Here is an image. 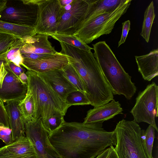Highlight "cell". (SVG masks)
I'll list each match as a JSON object with an SVG mask.
<instances>
[{
	"instance_id": "obj_1",
	"label": "cell",
	"mask_w": 158,
	"mask_h": 158,
	"mask_svg": "<svg viewBox=\"0 0 158 158\" xmlns=\"http://www.w3.org/2000/svg\"><path fill=\"white\" fill-rule=\"evenodd\" d=\"M102 123L65 121L48 139L62 158H95L116 144L114 131L105 130Z\"/></svg>"
},
{
	"instance_id": "obj_2",
	"label": "cell",
	"mask_w": 158,
	"mask_h": 158,
	"mask_svg": "<svg viewBox=\"0 0 158 158\" xmlns=\"http://www.w3.org/2000/svg\"><path fill=\"white\" fill-rule=\"evenodd\" d=\"M60 52L68 56L83 84L90 105L96 107L114 99L110 87L104 77L94 53L60 42Z\"/></svg>"
},
{
	"instance_id": "obj_3",
	"label": "cell",
	"mask_w": 158,
	"mask_h": 158,
	"mask_svg": "<svg viewBox=\"0 0 158 158\" xmlns=\"http://www.w3.org/2000/svg\"><path fill=\"white\" fill-rule=\"evenodd\" d=\"M26 73L28 77L27 91L31 94L34 101L33 118L44 120L55 114L64 116L70 107L46 79L30 70Z\"/></svg>"
},
{
	"instance_id": "obj_4",
	"label": "cell",
	"mask_w": 158,
	"mask_h": 158,
	"mask_svg": "<svg viewBox=\"0 0 158 158\" xmlns=\"http://www.w3.org/2000/svg\"><path fill=\"white\" fill-rule=\"evenodd\" d=\"M94 56L113 95H122L130 100L137 89L131 77L124 70L105 41L93 44Z\"/></svg>"
},
{
	"instance_id": "obj_5",
	"label": "cell",
	"mask_w": 158,
	"mask_h": 158,
	"mask_svg": "<svg viewBox=\"0 0 158 158\" xmlns=\"http://www.w3.org/2000/svg\"><path fill=\"white\" fill-rule=\"evenodd\" d=\"M114 131L116 138L114 149L118 158H150L144 142L145 130L137 123L123 119Z\"/></svg>"
},
{
	"instance_id": "obj_6",
	"label": "cell",
	"mask_w": 158,
	"mask_h": 158,
	"mask_svg": "<svg viewBox=\"0 0 158 158\" xmlns=\"http://www.w3.org/2000/svg\"><path fill=\"white\" fill-rule=\"evenodd\" d=\"M132 1L126 0L114 11L83 23L73 35L87 44L101 35L109 34L117 21L126 12Z\"/></svg>"
},
{
	"instance_id": "obj_7",
	"label": "cell",
	"mask_w": 158,
	"mask_h": 158,
	"mask_svg": "<svg viewBox=\"0 0 158 158\" xmlns=\"http://www.w3.org/2000/svg\"><path fill=\"white\" fill-rule=\"evenodd\" d=\"M158 86L154 82L140 91L134 106L130 112L137 123L144 122L152 126L158 132L155 118L158 117Z\"/></svg>"
},
{
	"instance_id": "obj_8",
	"label": "cell",
	"mask_w": 158,
	"mask_h": 158,
	"mask_svg": "<svg viewBox=\"0 0 158 158\" xmlns=\"http://www.w3.org/2000/svg\"><path fill=\"white\" fill-rule=\"evenodd\" d=\"M37 0L7 1L0 14V20L34 27L37 19Z\"/></svg>"
},
{
	"instance_id": "obj_9",
	"label": "cell",
	"mask_w": 158,
	"mask_h": 158,
	"mask_svg": "<svg viewBox=\"0 0 158 158\" xmlns=\"http://www.w3.org/2000/svg\"><path fill=\"white\" fill-rule=\"evenodd\" d=\"M37 19L34 27L37 34L51 36L56 34L64 12L59 0H37Z\"/></svg>"
},
{
	"instance_id": "obj_10",
	"label": "cell",
	"mask_w": 158,
	"mask_h": 158,
	"mask_svg": "<svg viewBox=\"0 0 158 158\" xmlns=\"http://www.w3.org/2000/svg\"><path fill=\"white\" fill-rule=\"evenodd\" d=\"M42 118L33 119L25 123L26 136L31 143L38 158H51L53 147L48 133L43 126Z\"/></svg>"
},
{
	"instance_id": "obj_11",
	"label": "cell",
	"mask_w": 158,
	"mask_h": 158,
	"mask_svg": "<svg viewBox=\"0 0 158 158\" xmlns=\"http://www.w3.org/2000/svg\"><path fill=\"white\" fill-rule=\"evenodd\" d=\"M88 6L86 0H73L71 9L64 10L56 34L73 35L81 25Z\"/></svg>"
},
{
	"instance_id": "obj_12",
	"label": "cell",
	"mask_w": 158,
	"mask_h": 158,
	"mask_svg": "<svg viewBox=\"0 0 158 158\" xmlns=\"http://www.w3.org/2000/svg\"><path fill=\"white\" fill-rule=\"evenodd\" d=\"M8 63L4 64L7 73L0 84V98L4 103L22 101L26 97L27 91V84L22 83L13 72Z\"/></svg>"
},
{
	"instance_id": "obj_13",
	"label": "cell",
	"mask_w": 158,
	"mask_h": 158,
	"mask_svg": "<svg viewBox=\"0 0 158 158\" xmlns=\"http://www.w3.org/2000/svg\"><path fill=\"white\" fill-rule=\"evenodd\" d=\"M23 58V63L27 70L37 73L60 69L69 63L68 56L58 52L50 56L36 60Z\"/></svg>"
},
{
	"instance_id": "obj_14",
	"label": "cell",
	"mask_w": 158,
	"mask_h": 158,
	"mask_svg": "<svg viewBox=\"0 0 158 158\" xmlns=\"http://www.w3.org/2000/svg\"><path fill=\"white\" fill-rule=\"evenodd\" d=\"M123 111L120 104L113 99L105 105L88 110L83 123H103L118 114H123Z\"/></svg>"
},
{
	"instance_id": "obj_15",
	"label": "cell",
	"mask_w": 158,
	"mask_h": 158,
	"mask_svg": "<svg viewBox=\"0 0 158 158\" xmlns=\"http://www.w3.org/2000/svg\"><path fill=\"white\" fill-rule=\"evenodd\" d=\"M48 36L39 34L22 38L23 44L20 49L21 53L55 54L57 52L49 41Z\"/></svg>"
},
{
	"instance_id": "obj_16",
	"label": "cell",
	"mask_w": 158,
	"mask_h": 158,
	"mask_svg": "<svg viewBox=\"0 0 158 158\" xmlns=\"http://www.w3.org/2000/svg\"><path fill=\"white\" fill-rule=\"evenodd\" d=\"M20 101H10L6 102L5 105L14 142L22 137L26 136L25 123L19 106Z\"/></svg>"
},
{
	"instance_id": "obj_17",
	"label": "cell",
	"mask_w": 158,
	"mask_h": 158,
	"mask_svg": "<svg viewBox=\"0 0 158 158\" xmlns=\"http://www.w3.org/2000/svg\"><path fill=\"white\" fill-rule=\"evenodd\" d=\"M138 70L144 80L150 81L158 75V49L146 55L135 56Z\"/></svg>"
},
{
	"instance_id": "obj_18",
	"label": "cell",
	"mask_w": 158,
	"mask_h": 158,
	"mask_svg": "<svg viewBox=\"0 0 158 158\" xmlns=\"http://www.w3.org/2000/svg\"><path fill=\"white\" fill-rule=\"evenodd\" d=\"M35 154L31 143L26 136L0 148V158H20Z\"/></svg>"
},
{
	"instance_id": "obj_19",
	"label": "cell",
	"mask_w": 158,
	"mask_h": 158,
	"mask_svg": "<svg viewBox=\"0 0 158 158\" xmlns=\"http://www.w3.org/2000/svg\"><path fill=\"white\" fill-rule=\"evenodd\" d=\"M125 1L86 0L89 6L81 24L91 20L100 15L114 11Z\"/></svg>"
},
{
	"instance_id": "obj_20",
	"label": "cell",
	"mask_w": 158,
	"mask_h": 158,
	"mask_svg": "<svg viewBox=\"0 0 158 158\" xmlns=\"http://www.w3.org/2000/svg\"><path fill=\"white\" fill-rule=\"evenodd\" d=\"M39 73L46 79L53 89L65 101L69 93L78 91L61 74L59 70Z\"/></svg>"
},
{
	"instance_id": "obj_21",
	"label": "cell",
	"mask_w": 158,
	"mask_h": 158,
	"mask_svg": "<svg viewBox=\"0 0 158 158\" xmlns=\"http://www.w3.org/2000/svg\"><path fill=\"white\" fill-rule=\"evenodd\" d=\"M0 33L11 35L19 38L36 35L34 27L19 25L0 20Z\"/></svg>"
},
{
	"instance_id": "obj_22",
	"label": "cell",
	"mask_w": 158,
	"mask_h": 158,
	"mask_svg": "<svg viewBox=\"0 0 158 158\" xmlns=\"http://www.w3.org/2000/svg\"><path fill=\"white\" fill-rule=\"evenodd\" d=\"M154 3L152 1L145 10L140 35L145 41H149L152 23L155 17Z\"/></svg>"
},
{
	"instance_id": "obj_23",
	"label": "cell",
	"mask_w": 158,
	"mask_h": 158,
	"mask_svg": "<svg viewBox=\"0 0 158 158\" xmlns=\"http://www.w3.org/2000/svg\"><path fill=\"white\" fill-rule=\"evenodd\" d=\"M61 74L78 90L86 95L80 77L74 68L69 63L59 69Z\"/></svg>"
},
{
	"instance_id": "obj_24",
	"label": "cell",
	"mask_w": 158,
	"mask_h": 158,
	"mask_svg": "<svg viewBox=\"0 0 158 158\" xmlns=\"http://www.w3.org/2000/svg\"><path fill=\"white\" fill-rule=\"evenodd\" d=\"M23 44L22 38H17L10 47L6 55V58L9 62H11L19 67L22 66L26 69L23 63V58L20 52V49Z\"/></svg>"
},
{
	"instance_id": "obj_25",
	"label": "cell",
	"mask_w": 158,
	"mask_h": 158,
	"mask_svg": "<svg viewBox=\"0 0 158 158\" xmlns=\"http://www.w3.org/2000/svg\"><path fill=\"white\" fill-rule=\"evenodd\" d=\"M52 38L66 44L79 49L91 52L93 48L84 43L74 35L56 34L51 36Z\"/></svg>"
},
{
	"instance_id": "obj_26",
	"label": "cell",
	"mask_w": 158,
	"mask_h": 158,
	"mask_svg": "<svg viewBox=\"0 0 158 158\" xmlns=\"http://www.w3.org/2000/svg\"><path fill=\"white\" fill-rule=\"evenodd\" d=\"M21 112L25 123L33 119L34 103L31 94L27 91L25 98L19 103Z\"/></svg>"
},
{
	"instance_id": "obj_27",
	"label": "cell",
	"mask_w": 158,
	"mask_h": 158,
	"mask_svg": "<svg viewBox=\"0 0 158 158\" xmlns=\"http://www.w3.org/2000/svg\"><path fill=\"white\" fill-rule=\"evenodd\" d=\"M17 38H19L11 35L0 33V59L7 61L6 58L7 52Z\"/></svg>"
},
{
	"instance_id": "obj_28",
	"label": "cell",
	"mask_w": 158,
	"mask_h": 158,
	"mask_svg": "<svg viewBox=\"0 0 158 158\" xmlns=\"http://www.w3.org/2000/svg\"><path fill=\"white\" fill-rule=\"evenodd\" d=\"M65 122L64 116L55 114L52 117L44 120L42 123L44 128L49 134L59 127Z\"/></svg>"
},
{
	"instance_id": "obj_29",
	"label": "cell",
	"mask_w": 158,
	"mask_h": 158,
	"mask_svg": "<svg viewBox=\"0 0 158 158\" xmlns=\"http://www.w3.org/2000/svg\"><path fill=\"white\" fill-rule=\"evenodd\" d=\"M66 102L69 106L90 105L86 95L77 91L69 93L67 97Z\"/></svg>"
},
{
	"instance_id": "obj_30",
	"label": "cell",
	"mask_w": 158,
	"mask_h": 158,
	"mask_svg": "<svg viewBox=\"0 0 158 158\" xmlns=\"http://www.w3.org/2000/svg\"><path fill=\"white\" fill-rule=\"evenodd\" d=\"M155 138V129L149 125L144 131V139L145 145L150 158H153L152 153Z\"/></svg>"
},
{
	"instance_id": "obj_31",
	"label": "cell",
	"mask_w": 158,
	"mask_h": 158,
	"mask_svg": "<svg viewBox=\"0 0 158 158\" xmlns=\"http://www.w3.org/2000/svg\"><path fill=\"white\" fill-rule=\"evenodd\" d=\"M0 127L10 128L8 115L4 103L0 98Z\"/></svg>"
},
{
	"instance_id": "obj_32",
	"label": "cell",
	"mask_w": 158,
	"mask_h": 158,
	"mask_svg": "<svg viewBox=\"0 0 158 158\" xmlns=\"http://www.w3.org/2000/svg\"><path fill=\"white\" fill-rule=\"evenodd\" d=\"M0 139L6 144L8 145L14 142L11 130L10 128L0 127Z\"/></svg>"
},
{
	"instance_id": "obj_33",
	"label": "cell",
	"mask_w": 158,
	"mask_h": 158,
	"mask_svg": "<svg viewBox=\"0 0 158 158\" xmlns=\"http://www.w3.org/2000/svg\"><path fill=\"white\" fill-rule=\"evenodd\" d=\"M122 31L121 38L118 42V47L124 43L127 38L128 32L130 30L131 23L129 20H127L122 23Z\"/></svg>"
},
{
	"instance_id": "obj_34",
	"label": "cell",
	"mask_w": 158,
	"mask_h": 158,
	"mask_svg": "<svg viewBox=\"0 0 158 158\" xmlns=\"http://www.w3.org/2000/svg\"><path fill=\"white\" fill-rule=\"evenodd\" d=\"M53 54L26 53L22 54V55L23 58H27L32 60H36L49 57Z\"/></svg>"
},
{
	"instance_id": "obj_35",
	"label": "cell",
	"mask_w": 158,
	"mask_h": 158,
	"mask_svg": "<svg viewBox=\"0 0 158 158\" xmlns=\"http://www.w3.org/2000/svg\"><path fill=\"white\" fill-rule=\"evenodd\" d=\"M8 65L13 72L19 78L21 74L25 73V70L21 67H19L12 62H9Z\"/></svg>"
},
{
	"instance_id": "obj_36",
	"label": "cell",
	"mask_w": 158,
	"mask_h": 158,
	"mask_svg": "<svg viewBox=\"0 0 158 158\" xmlns=\"http://www.w3.org/2000/svg\"><path fill=\"white\" fill-rule=\"evenodd\" d=\"M4 63L1 65L0 69V84L2 81L4 77L7 73V71L5 68Z\"/></svg>"
},
{
	"instance_id": "obj_37",
	"label": "cell",
	"mask_w": 158,
	"mask_h": 158,
	"mask_svg": "<svg viewBox=\"0 0 158 158\" xmlns=\"http://www.w3.org/2000/svg\"><path fill=\"white\" fill-rule=\"evenodd\" d=\"M110 147V151L106 158H118L113 146H111Z\"/></svg>"
},
{
	"instance_id": "obj_38",
	"label": "cell",
	"mask_w": 158,
	"mask_h": 158,
	"mask_svg": "<svg viewBox=\"0 0 158 158\" xmlns=\"http://www.w3.org/2000/svg\"><path fill=\"white\" fill-rule=\"evenodd\" d=\"M110 150V147L107 148L102 153L100 154L95 158H106Z\"/></svg>"
},
{
	"instance_id": "obj_39",
	"label": "cell",
	"mask_w": 158,
	"mask_h": 158,
	"mask_svg": "<svg viewBox=\"0 0 158 158\" xmlns=\"http://www.w3.org/2000/svg\"><path fill=\"white\" fill-rule=\"evenodd\" d=\"M19 78L22 83L27 84L28 77L26 73H24L21 74L19 77Z\"/></svg>"
},
{
	"instance_id": "obj_40",
	"label": "cell",
	"mask_w": 158,
	"mask_h": 158,
	"mask_svg": "<svg viewBox=\"0 0 158 158\" xmlns=\"http://www.w3.org/2000/svg\"><path fill=\"white\" fill-rule=\"evenodd\" d=\"M7 1L0 0V14L6 7Z\"/></svg>"
},
{
	"instance_id": "obj_41",
	"label": "cell",
	"mask_w": 158,
	"mask_h": 158,
	"mask_svg": "<svg viewBox=\"0 0 158 158\" xmlns=\"http://www.w3.org/2000/svg\"><path fill=\"white\" fill-rule=\"evenodd\" d=\"M61 6L63 7L71 3L73 0H59Z\"/></svg>"
},
{
	"instance_id": "obj_42",
	"label": "cell",
	"mask_w": 158,
	"mask_h": 158,
	"mask_svg": "<svg viewBox=\"0 0 158 158\" xmlns=\"http://www.w3.org/2000/svg\"><path fill=\"white\" fill-rule=\"evenodd\" d=\"M72 6V2L71 3L64 6V8L65 10L68 11L69 10L71 9Z\"/></svg>"
},
{
	"instance_id": "obj_43",
	"label": "cell",
	"mask_w": 158,
	"mask_h": 158,
	"mask_svg": "<svg viewBox=\"0 0 158 158\" xmlns=\"http://www.w3.org/2000/svg\"><path fill=\"white\" fill-rule=\"evenodd\" d=\"M20 158H38L36 154Z\"/></svg>"
},
{
	"instance_id": "obj_44",
	"label": "cell",
	"mask_w": 158,
	"mask_h": 158,
	"mask_svg": "<svg viewBox=\"0 0 158 158\" xmlns=\"http://www.w3.org/2000/svg\"><path fill=\"white\" fill-rule=\"evenodd\" d=\"M9 62L6 60L4 59H0V69L1 66V64L3 63H8Z\"/></svg>"
}]
</instances>
